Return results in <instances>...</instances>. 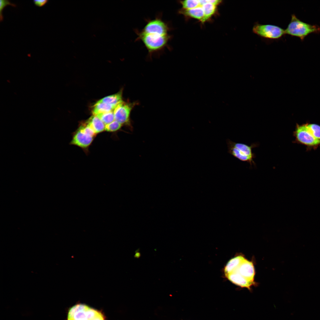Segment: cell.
Instances as JSON below:
<instances>
[{"label":"cell","mask_w":320,"mask_h":320,"mask_svg":"<svg viewBox=\"0 0 320 320\" xmlns=\"http://www.w3.org/2000/svg\"><path fill=\"white\" fill-rule=\"evenodd\" d=\"M135 32L137 36L136 40L142 41L150 56L163 50L167 46L171 38L169 34L163 35L157 33H146L137 30Z\"/></svg>","instance_id":"obj_1"},{"label":"cell","mask_w":320,"mask_h":320,"mask_svg":"<svg viewBox=\"0 0 320 320\" xmlns=\"http://www.w3.org/2000/svg\"><path fill=\"white\" fill-rule=\"evenodd\" d=\"M226 142L228 153L240 161L249 163L251 167L253 165L256 166L253 159L256 158V155L253 152L252 149L259 146L258 143H253L249 145L233 142L229 139H227Z\"/></svg>","instance_id":"obj_2"},{"label":"cell","mask_w":320,"mask_h":320,"mask_svg":"<svg viewBox=\"0 0 320 320\" xmlns=\"http://www.w3.org/2000/svg\"><path fill=\"white\" fill-rule=\"evenodd\" d=\"M285 34L299 38L303 40L308 35L312 33H318L320 27L316 25H312L303 22L292 14L290 22L285 30Z\"/></svg>","instance_id":"obj_3"},{"label":"cell","mask_w":320,"mask_h":320,"mask_svg":"<svg viewBox=\"0 0 320 320\" xmlns=\"http://www.w3.org/2000/svg\"><path fill=\"white\" fill-rule=\"evenodd\" d=\"M67 320H105L100 311L84 304L76 305L68 311Z\"/></svg>","instance_id":"obj_4"},{"label":"cell","mask_w":320,"mask_h":320,"mask_svg":"<svg viewBox=\"0 0 320 320\" xmlns=\"http://www.w3.org/2000/svg\"><path fill=\"white\" fill-rule=\"evenodd\" d=\"M252 31L261 38L268 40H278L286 34L285 30L278 26L258 22L254 23Z\"/></svg>","instance_id":"obj_5"},{"label":"cell","mask_w":320,"mask_h":320,"mask_svg":"<svg viewBox=\"0 0 320 320\" xmlns=\"http://www.w3.org/2000/svg\"><path fill=\"white\" fill-rule=\"evenodd\" d=\"M293 135L295 138V140L292 142L293 143L314 148L320 145V140L314 137L308 130L306 124L302 125L297 124Z\"/></svg>","instance_id":"obj_6"},{"label":"cell","mask_w":320,"mask_h":320,"mask_svg":"<svg viewBox=\"0 0 320 320\" xmlns=\"http://www.w3.org/2000/svg\"><path fill=\"white\" fill-rule=\"evenodd\" d=\"M137 104L136 103L126 102L122 101L115 107L113 110L115 120L125 125L132 131L133 127L130 119L131 112Z\"/></svg>","instance_id":"obj_7"},{"label":"cell","mask_w":320,"mask_h":320,"mask_svg":"<svg viewBox=\"0 0 320 320\" xmlns=\"http://www.w3.org/2000/svg\"><path fill=\"white\" fill-rule=\"evenodd\" d=\"M170 30L168 24L163 20L161 16H158L154 19L147 21V23L141 31L146 33H157L166 35L169 34Z\"/></svg>","instance_id":"obj_8"},{"label":"cell","mask_w":320,"mask_h":320,"mask_svg":"<svg viewBox=\"0 0 320 320\" xmlns=\"http://www.w3.org/2000/svg\"><path fill=\"white\" fill-rule=\"evenodd\" d=\"M237 272L247 279L254 281L255 271L253 263L251 261L245 259L233 272Z\"/></svg>","instance_id":"obj_9"},{"label":"cell","mask_w":320,"mask_h":320,"mask_svg":"<svg viewBox=\"0 0 320 320\" xmlns=\"http://www.w3.org/2000/svg\"><path fill=\"white\" fill-rule=\"evenodd\" d=\"M93 137L78 129L73 135L71 144L85 148L91 143Z\"/></svg>","instance_id":"obj_10"},{"label":"cell","mask_w":320,"mask_h":320,"mask_svg":"<svg viewBox=\"0 0 320 320\" xmlns=\"http://www.w3.org/2000/svg\"><path fill=\"white\" fill-rule=\"evenodd\" d=\"M225 276L235 284L249 290H251V287L255 284L254 281L247 279L236 272H233Z\"/></svg>","instance_id":"obj_11"},{"label":"cell","mask_w":320,"mask_h":320,"mask_svg":"<svg viewBox=\"0 0 320 320\" xmlns=\"http://www.w3.org/2000/svg\"><path fill=\"white\" fill-rule=\"evenodd\" d=\"M178 12L185 17L196 19L200 21L203 19L204 15L203 9L201 6L191 9L181 8L179 10Z\"/></svg>","instance_id":"obj_12"},{"label":"cell","mask_w":320,"mask_h":320,"mask_svg":"<svg viewBox=\"0 0 320 320\" xmlns=\"http://www.w3.org/2000/svg\"><path fill=\"white\" fill-rule=\"evenodd\" d=\"M245 259L244 257L242 255L237 256L231 259L224 268L225 276L235 270Z\"/></svg>","instance_id":"obj_13"},{"label":"cell","mask_w":320,"mask_h":320,"mask_svg":"<svg viewBox=\"0 0 320 320\" xmlns=\"http://www.w3.org/2000/svg\"><path fill=\"white\" fill-rule=\"evenodd\" d=\"M87 124L96 134L101 132L105 130L104 124L96 115H93L91 116L88 120Z\"/></svg>","instance_id":"obj_14"},{"label":"cell","mask_w":320,"mask_h":320,"mask_svg":"<svg viewBox=\"0 0 320 320\" xmlns=\"http://www.w3.org/2000/svg\"><path fill=\"white\" fill-rule=\"evenodd\" d=\"M201 6L203 9L204 15L201 22L203 23L210 19L215 13L217 10V6L209 2L207 0V2Z\"/></svg>","instance_id":"obj_15"},{"label":"cell","mask_w":320,"mask_h":320,"mask_svg":"<svg viewBox=\"0 0 320 320\" xmlns=\"http://www.w3.org/2000/svg\"><path fill=\"white\" fill-rule=\"evenodd\" d=\"M116 106L97 101L93 106L92 109L93 115L114 110Z\"/></svg>","instance_id":"obj_16"},{"label":"cell","mask_w":320,"mask_h":320,"mask_svg":"<svg viewBox=\"0 0 320 320\" xmlns=\"http://www.w3.org/2000/svg\"><path fill=\"white\" fill-rule=\"evenodd\" d=\"M122 101V92L121 91L116 94L104 97L98 101L116 106Z\"/></svg>","instance_id":"obj_17"},{"label":"cell","mask_w":320,"mask_h":320,"mask_svg":"<svg viewBox=\"0 0 320 320\" xmlns=\"http://www.w3.org/2000/svg\"><path fill=\"white\" fill-rule=\"evenodd\" d=\"M96 116L105 125L109 124L115 120L113 111L100 113Z\"/></svg>","instance_id":"obj_18"},{"label":"cell","mask_w":320,"mask_h":320,"mask_svg":"<svg viewBox=\"0 0 320 320\" xmlns=\"http://www.w3.org/2000/svg\"><path fill=\"white\" fill-rule=\"evenodd\" d=\"M307 127L316 138L320 140V126L314 124H306Z\"/></svg>","instance_id":"obj_19"},{"label":"cell","mask_w":320,"mask_h":320,"mask_svg":"<svg viewBox=\"0 0 320 320\" xmlns=\"http://www.w3.org/2000/svg\"><path fill=\"white\" fill-rule=\"evenodd\" d=\"M182 8L191 9L200 6L199 0H186L180 1Z\"/></svg>","instance_id":"obj_20"},{"label":"cell","mask_w":320,"mask_h":320,"mask_svg":"<svg viewBox=\"0 0 320 320\" xmlns=\"http://www.w3.org/2000/svg\"><path fill=\"white\" fill-rule=\"evenodd\" d=\"M123 125L115 120L111 123L105 125V130L108 132H115L119 130Z\"/></svg>","instance_id":"obj_21"},{"label":"cell","mask_w":320,"mask_h":320,"mask_svg":"<svg viewBox=\"0 0 320 320\" xmlns=\"http://www.w3.org/2000/svg\"><path fill=\"white\" fill-rule=\"evenodd\" d=\"M7 5H11L14 7L16 6L15 4L11 3L8 0H0V21L1 22L2 21L3 19V16L2 14L4 8Z\"/></svg>","instance_id":"obj_22"},{"label":"cell","mask_w":320,"mask_h":320,"mask_svg":"<svg viewBox=\"0 0 320 320\" xmlns=\"http://www.w3.org/2000/svg\"><path fill=\"white\" fill-rule=\"evenodd\" d=\"M48 1V0H34L33 2L36 6L41 7L46 4Z\"/></svg>","instance_id":"obj_23"},{"label":"cell","mask_w":320,"mask_h":320,"mask_svg":"<svg viewBox=\"0 0 320 320\" xmlns=\"http://www.w3.org/2000/svg\"><path fill=\"white\" fill-rule=\"evenodd\" d=\"M140 256V253L139 252H137L136 253V254H135V257H136V258H137L139 257Z\"/></svg>","instance_id":"obj_24"}]
</instances>
